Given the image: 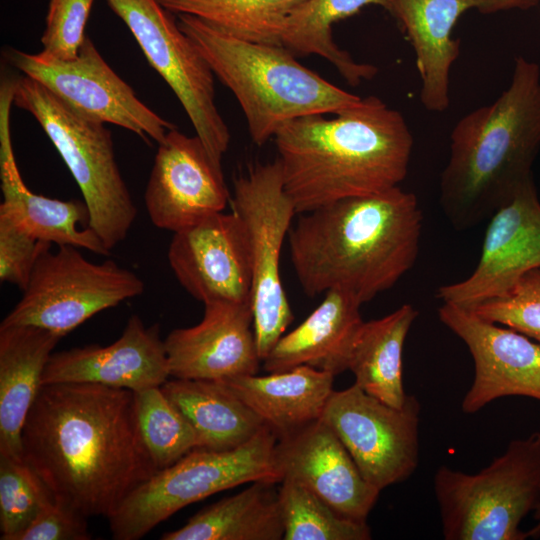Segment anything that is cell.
I'll list each match as a JSON object with an SVG mask.
<instances>
[{"mask_svg": "<svg viewBox=\"0 0 540 540\" xmlns=\"http://www.w3.org/2000/svg\"><path fill=\"white\" fill-rule=\"evenodd\" d=\"M22 457L55 501L85 517L114 513L158 470L140 436L135 392L45 384L22 430Z\"/></svg>", "mask_w": 540, "mask_h": 540, "instance_id": "1", "label": "cell"}, {"mask_svg": "<svg viewBox=\"0 0 540 540\" xmlns=\"http://www.w3.org/2000/svg\"><path fill=\"white\" fill-rule=\"evenodd\" d=\"M288 233L291 263L309 297L331 289L363 304L392 288L415 264L422 212L399 186L300 214Z\"/></svg>", "mask_w": 540, "mask_h": 540, "instance_id": "2", "label": "cell"}, {"mask_svg": "<svg viewBox=\"0 0 540 540\" xmlns=\"http://www.w3.org/2000/svg\"><path fill=\"white\" fill-rule=\"evenodd\" d=\"M326 115L292 119L273 137L297 214L399 186L408 173L413 136L401 112L368 96Z\"/></svg>", "mask_w": 540, "mask_h": 540, "instance_id": "3", "label": "cell"}, {"mask_svg": "<svg viewBox=\"0 0 540 540\" xmlns=\"http://www.w3.org/2000/svg\"><path fill=\"white\" fill-rule=\"evenodd\" d=\"M540 149V67L515 59L508 87L455 124L440 177V204L457 230L490 218L533 178Z\"/></svg>", "mask_w": 540, "mask_h": 540, "instance_id": "4", "label": "cell"}, {"mask_svg": "<svg viewBox=\"0 0 540 540\" xmlns=\"http://www.w3.org/2000/svg\"><path fill=\"white\" fill-rule=\"evenodd\" d=\"M177 16L180 29L236 97L258 146L292 119L335 114L361 99L300 64L282 45L251 42L191 15Z\"/></svg>", "mask_w": 540, "mask_h": 540, "instance_id": "5", "label": "cell"}, {"mask_svg": "<svg viewBox=\"0 0 540 540\" xmlns=\"http://www.w3.org/2000/svg\"><path fill=\"white\" fill-rule=\"evenodd\" d=\"M13 104L29 112L48 136L82 193L90 228L111 251L126 239L137 209L118 167L110 131L25 75L13 80Z\"/></svg>", "mask_w": 540, "mask_h": 540, "instance_id": "6", "label": "cell"}, {"mask_svg": "<svg viewBox=\"0 0 540 540\" xmlns=\"http://www.w3.org/2000/svg\"><path fill=\"white\" fill-rule=\"evenodd\" d=\"M446 540H523L522 520L540 503V432L514 439L477 473L441 466L434 476Z\"/></svg>", "mask_w": 540, "mask_h": 540, "instance_id": "7", "label": "cell"}, {"mask_svg": "<svg viewBox=\"0 0 540 540\" xmlns=\"http://www.w3.org/2000/svg\"><path fill=\"white\" fill-rule=\"evenodd\" d=\"M275 433L265 425L247 443L224 451L195 448L135 488L108 517L113 539L137 540L180 509L249 482L280 483Z\"/></svg>", "mask_w": 540, "mask_h": 540, "instance_id": "8", "label": "cell"}, {"mask_svg": "<svg viewBox=\"0 0 540 540\" xmlns=\"http://www.w3.org/2000/svg\"><path fill=\"white\" fill-rule=\"evenodd\" d=\"M249 239L253 328L261 361L294 319L280 277V255L296 207L285 190L278 158L251 166L233 181L230 199Z\"/></svg>", "mask_w": 540, "mask_h": 540, "instance_id": "9", "label": "cell"}, {"mask_svg": "<svg viewBox=\"0 0 540 540\" xmlns=\"http://www.w3.org/2000/svg\"><path fill=\"white\" fill-rule=\"evenodd\" d=\"M143 291L142 279L113 260L94 263L76 247L58 246L39 257L21 299L0 326L31 325L63 337Z\"/></svg>", "mask_w": 540, "mask_h": 540, "instance_id": "10", "label": "cell"}, {"mask_svg": "<svg viewBox=\"0 0 540 540\" xmlns=\"http://www.w3.org/2000/svg\"><path fill=\"white\" fill-rule=\"evenodd\" d=\"M106 1L174 92L211 157L222 165L230 132L215 103V75L197 46L157 0Z\"/></svg>", "mask_w": 540, "mask_h": 540, "instance_id": "11", "label": "cell"}, {"mask_svg": "<svg viewBox=\"0 0 540 540\" xmlns=\"http://www.w3.org/2000/svg\"><path fill=\"white\" fill-rule=\"evenodd\" d=\"M8 63L83 116L160 143L176 126L146 106L104 60L87 36L78 55L61 60L45 52L5 51Z\"/></svg>", "mask_w": 540, "mask_h": 540, "instance_id": "12", "label": "cell"}, {"mask_svg": "<svg viewBox=\"0 0 540 540\" xmlns=\"http://www.w3.org/2000/svg\"><path fill=\"white\" fill-rule=\"evenodd\" d=\"M420 403L408 395L390 406L356 384L333 391L323 420L348 450L364 478L379 491L409 478L419 461Z\"/></svg>", "mask_w": 540, "mask_h": 540, "instance_id": "13", "label": "cell"}, {"mask_svg": "<svg viewBox=\"0 0 540 540\" xmlns=\"http://www.w3.org/2000/svg\"><path fill=\"white\" fill-rule=\"evenodd\" d=\"M540 268V201L534 179L490 217L478 264L466 279L440 286L436 297L465 309L506 295Z\"/></svg>", "mask_w": 540, "mask_h": 540, "instance_id": "14", "label": "cell"}, {"mask_svg": "<svg viewBox=\"0 0 540 540\" xmlns=\"http://www.w3.org/2000/svg\"><path fill=\"white\" fill-rule=\"evenodd\" d=\"M144 201L152 224L175 233L222 212L230 194L201 139L175 128L158 143Z\"/></svg>", "mask_w": 540, "mask_h": 540, "instance_id": "15", "label": "cell"}, {"mask_svg": "<svg viewBox=\"0 0 540 540\" xmlns=\"http://www.w3.org/2000/svg\"><path fill=\"white\" fill-rule=\"evenodd\" d=\"M168 262L180 285L203 304L251 301L249 239L235 212L214 213L173 233Z\"/></svg>", "mask_w": 540, "mask_h": 540, "instance_id": "16", "label": "cell"}, {"mask_svg": "<svg viewBox=\"0 0 540 540\" xmlns=\"http://www.w3.org/2000/svg\"><path fill=\"white\" fill-rule=\"evenodd\" d=\"M438 316L466 344L474 361V380L462 400L463 412L475 413L505 396L540 401V344L456 305L443 303Z\"/></svg>", "mask_w": 540, "mask_h": 540, "instance_id": "17", "label": "cell"}, {"mask_svg": "<svg viewBox=\"0 0 540 540\" xmlns=\"http://www.w3.org/2000/svg\"><path fill=\"white\" fill-rule=\"evenodd\" d=\"M170 376L221 381L254 375L259 356L251 301L204 304L201 321L172 330L164 340Z\"/></svg>", "mask_w": 540, "mask_h": 540, "instance_id": "18", "label": "cell"}, {"mask_svg": "<svg viewBox=\"0 0 540 540\" xmlns=\"http://www.w3.org/2000/svg\"><path fill=\"white\" fill-rule=\"evenodd\" d=\"M539 0H390L388 13L410 42L421 81L420 102L430 112L450 106V70L460 53L452 30L465 12L527 10Z\"/></svg>", "mask_w": 540, "mask_h": 540, "instance_id": "19", "label": "cell"}, {"mask_svg": "<svg viewBox=\"0 0 540 540\" xmlns=\"http://www.w3.org/2000/svg\"><path fill=\"white\" fill-rule=\"evenodd\" d=\"M277 470L306 486L341 515L366 521L381 491L362 475L334 431L321 419L277 440Z\"/></svg>", "mask_w": 540, "mask_h": 540, "instance_id": "20", "label": "cell"}, {"mask_svg": "<svg viewBox=\"0 0 540 540\" xmlns=\"http://www.w3.org/2000/svg\"><path fill=\"white\" fill-rule=\"evenodd\" d=\"M170 376L158 324L145 326L132 315L121 336L108 346L88 345L53 353L42 385L94 383L138 392L160 387Z\"/></svg>", "mask_w": 540, "mask_h": 540, "instance_id": "21", "label": "cell"}, {"mask_svg": "<svg viewBox=\"0 0 540 540\" xmlns=\"http://www.w3.org/2000/svg\"><path fill=\"white\" fill-rule=\"evenodd\" d=\"M12 104V82L3 79L0 88V178L3 196L0 216L38 241L109 255L111 251L89 226L90 214L84 201L49 198L32 192L24 183L12 146Z\"/></svg>", "mask_w": 540, "mask_h": 540, "instance_id": "22", "label": "cell"}, {"mask_svg": "<svg viewBox=\"0 0 540 540\" xmlns=\"http://www.w3.org/2000/svg\"><path fill=\"white\" fill-rule=\"evenodd\" d=\"M362 304L352 294L331 289L294 330L283 335L265 357L269 373L308 365L334 376L348 370L352 349L364 323Z\"/></svg>", "mask_w": 540, "mask_h": 540, "instance_id": "23", "label": "cell"}, {"mask_svg": "<svg viewBox=\"0 0 540 540\" xmlns=\"http://www.w3.org/2000/svg\"><path fill=\"white\" fill-rule=\"evenodd\" d=\"M61 338L31 325L0 326V455L23 460L24 423Z\"/></svg>", "mask_w": 540, "mask_h": 540, "instance_id": "24", "label": "cell"}, {"mask_svg": "<svg viewBox=\"0 0 540 540\" xmlns=\"http://www.w3.org/2000/svg\"><path fill=\"white\" fill-rule=\"evenodd\" d=\"M334 375L301 365L265 376L244 375L218 381L252 409L277 439L321 419L333 393Z\"/></svg>", "mask_w": 540, "mask_h": 540, "instance_id": "25", "label": "cell"}, {"mask_svg": "<svg viewBox=\"0 0 540 540\" xmlns=\"http://www.w3.org/2000/svg\"><path fill=\"white\" fill-rule=\"evenodd\" d=\"M160 387L193 427L197 448L231 450L250 441L266 425L218 381L174 378Z\"/></svg>", "mask_w": 540, "mask_h": 540, "instance_id": "26", "label": "cell"}, {"mask_svg": "<svg viewBox=\"0 0 540 540\" xmlns=\"http://www.w3.org/2000/svg\"><path fill=\"white\" fill-rule=\"evenodd\" d=\"M276 483L256 481L205 507L162 540H280L284 526Z\"/></svg>", "mask_w": 540, "mask_h": 540, "instance_id": "27", "label": "cell"}, {"mask_svg": "<svg viewBox=\"0 0 540 540\" xmlns=\"http://www.w3.org/2000/svg\"><path fill=\"white\" fill-rule=\"evenodd\" d=\"M418 316L410 304L363 323L355 340L348 370L367 394L393 406L406 401L402 380V354L408 332Z\"/></svg>", "mask_w": 540, "mask_h": 540, "instance_id": "28", "label": "cell"}, {"mask_svg": "<svg viewBox=\"0 0 540 540\" xmlns=\"http://www.w3.org/2000/svg\"><path fill=\"white\" fill-rule=\"evenodd\" d=\"M377 5L387 12L390 0H306L288 17L281 45L294 55H318L329 61L351 85L358 86L377 74V67L355 61L333 39V24L357 14L364 6Z\"/></svg>", "mask_w": 540, "mask_h": 540, "instance_id": "29", "label": "cell"}, {"mask_svg": "<svg viewBox=\"0 0 540 540\" xmlns=\"http://www.w3.org/2000/svg\"><path fill=\"white\" fill-rule=\"evenodd\" d=\"M173 14L196 17L232 36L281 45L285 23L306 0H157Z\"/></svg>", "mask_w": 540, "mask_h": 540, "instance_id": "30", "label": "cell"}, {"mask_svg": "<svg viewBox=\"0 0 540 540\" xmlns=\"http://www.w3.org/2000/svg\"><path fill=\"white\" fill-rule=\"evenodd\" d=\"M278 499L284 526V540H368L366 521L338 513L303 484L283 479Z\"/></svg>", "mask_w": 540, "mask_h": 540, "instance_id": "31", "label": "cell"}, {"mask_svg": "<svg viewBox=\"0 0 540 540\" xmlns=\"http://www.w3.org/2000/svg\"><path fill=\"white\" fill-rule=\"evenodd\" d=\"M135 408L140 436L158 471L197 448L193 427L161 387L135 392Z\"/></svg>", "mask_w": 540, "mask_h": 540, "instance_id": "32", "label": "cell"}, {"mask_svg": "<svg viewBox=\"0 0 540 540\" xmlns=\"http://www.w3.org/2000/svg\"><path fill=\"white\" fill-rule=\"evenodd\" d=\"M54 501L48 487L24 460L0 455L1 540H17Z\"/></svg>", "mask_w": 540, "mask_h": 540, "instance_id": "33", "label": "cell"}, {"mask_svg": "<svg viewBox=\"0 0 540 540\" xmlns=\"http://www.w3.org/2000/svg\"><path fill=\"white\" fill-rule=\"evenodd\" d=\"M469 310L540 344V268L525 274L506 295Z\"/></svg>", "mask_w": 540, "mask_h": 540, "instance_id": "34", "label": "cell"}, {"mask_svg": "<svg viewBox=\"0 0 540 540\" xmlns=\"http://www.w3.org/2000/svg\"><path fill=\"white\" fill-rule=\"evenodd\" d=\"M93 2L50 0L41 36L42 51L61 60L75 58L87 37L85 27Z\"/></svg>", "mask_w": 540, "mask_h": 540, "instance_id": "35", "label": "cell"}, {"mask_svg": "<svg viewBox=\"0 0 540 540\" xmlns=\"http://www.w3.org/2000/svg\"><path fill=\"white\" fill-rule=\"evenodd\" d=\"M51 246L50 243L34 239L0 216V280L14 284L23 291L37 260Z\"/></svg>", "mask_w": 540, "mask_h": 540, "instance_id": "36", "label": "cell"}, {"mask_svg": "<svg viewBox=\"0 0 540 540\" xmlns=\"http://www.w3.org/2000/svg\"><path fill=\"white\" fill-rule=\"evenodd\" d=\"M86 518L73 508L54 501L17 540H89Z\"/></svg>", "mask_w": 540, "mask_h": 540, "instance_id": "37", "label": "cell"}, {"mask_svg": "<svg viewBox=\"0 0 540 540\" xmlns=\"http://www.w3.org/2000/svg\"><path fill=\"white\" fill-rule=\"evenodd\" d=\"M533 512L536 524L527 532V535L528 537L538 538L540 536V503Z\"/></svg>", "mask_w": 540, "mask_h": 540, "instance_id": "38", "label": "cell"}]
</instances>
